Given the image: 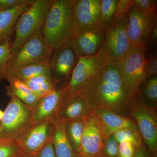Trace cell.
<instances>
[{"mask_svg": "<svg viewBox=\"0 0 157 157\" xmlns=\"http://www.w3.org/2000/svg\"><path fill=\"white\" fill-rule=\"evenodd\" d=\"M76 94L94 110L104 108L127 116L136 95L123 77L118 62L110 60Z\"/></svg>", "mask_w": 157, "mask_h": 157, "instance_id": "cell-1", "label": "cell"}, {"mask_svg": "<svg viewBox=\"0 0 157 157\" xmlns=\"http://www.w3.org/2000/svg\"><path fill=\"white\" fill-rule=\"evenodd\" d=\"M75 32L72 0H53L41 30L46 45L55 50L67 43Z\"/></svg>", "mask_w": 157, "mask_h": 157, "instance_id": "cell-2", "label": "cell"}, {"mask_svg": "<svg viewBox=\"0 0 157 157\" xmlns=\"http://www.w3.org/2000/svg\"><path fill=\"white\" fill-rule=\"evenodd\" d=\"M4 111L0 140L18 141L33 125V108L13 95Z\"/></svg>", "mask_w": 157, "mask_h": 157, "instance_id": "cell-3", "label": "cell"}, {"mask_svg": "<svg viewBox=\"0 0 157 157\" xmlns=\"http://www.w3.org/2000/svg\"><path fill=\"white\" fill-rule=\"evenodd\" d=\"M53 0H34L20 16L15 28V37L10 46L11 54L42 30Z\"/></svg>", "mask_w": 157, "mask_h": 157, "instance_id": "cell-4", "label": "cell"}, {"mask_svg": "<svg viewBox=\"0 0 157 157\" xmlns=\"http://www.w3.org/2000/svg\"><path fill=\"white\" fill-rule=\"evenodd\" d=\"M157 107H151L141 98L140 92L135 96L129 116L137 124L149 157H157Z\"/></svg>", "mask_w": 157, "mask_h": 157, "instance_id": "cell-5", "label": "cell"}, {"mask_svg": "<svg viewBox=\"0 0 157 157\" xmlns=\"http://www.w3.org/2000/svg\"><path fill=\"white\" fill-rule=\"evenodd\" d=\"M109 61L103 47L93 56H79L66 85L67 94H76L102 70Z\"/></svg>", "mask_w": 157, "mask_h": 157, "instance_id": "cell-6", "label": "cell"}, {"mask_svg": "<svg viewBox=\"0 0 157 157\" xmlns=\"http://www.w3.org/2000/svg\"><path fill=\"white\" fill-rule=\"evenodd\" d=\"M53 49L45 43L39 32L11 54L7 73L11 70L44 62H49Z\"/></svg>", "mask_w": 157, "mask_h": 157, "instance_id": "cell-7", "label": "cell"}, {"mask_svg": "<svg viewBox=\"0 0 157 157\" xmlns=\"http://www.w3.org/2000/svg\"><path fill=\"white\" fill-rule=\"evenodd\" d=\"M146 50L141 46H132L128 54L118 62L123 77L135 95L139 94L140 86L147 80Z\"/></svg>", "mask_w": 157, "mask_h": 157, "instance_id": "cell-8", "label": "cell"}, {"mask_svg": "<svg viewBox=\"0 0 157 157\" xmlns=\"http://www.w3.org/2000/svg\"><path fill=\"white\" fill-rule=\"evenodd\" d=\"M128 16L114 21L105 33L102 47L109 60L120 62L128 54L132 47L127 26Z\"/></svg>", "mask_w": 157, "mask_h": 157, "instance_id": "cell-9", "label": "cell"}, {"mask_svg": "<svg viewBox=\"0 0 157 157\" xmlns=\"http://www.w3.org/2000/svg\"><path fill=\"white\" fill-rule=\"evenodd\" d=\"M127 16V33L132 46H141L146 50L151 33L157 22V14L140 11L133 5Z\"/></svg>", "mask_w": 157, "mask_h": 157, "instance_id": "cell-10", "label": "cell"}, {"mask_svg": "<svg viewBox=\"0 0 157 157\" xmlns=\"http://www.w3.org/2000/svg\"><path fill=\"white\" fill-rule=\"evenodd\" d=\"M105 140L101 124L92 113L85 119L84 129L78 157L101 156Z\"/></svg>", "mask_w": 157, "mask_h": 157, "instance_id": "cell-11", "label": "cell"}, {"mask_svg": "<svg viewBox=\"0 0 157 157\" xmlns=\"http://www.w3.org/2000/svg\"><path fill=\"white\" fill-rule=\"evenodd\" d=\"M53 121H43L33 124L17 141L24 155L35 156L46 144L51 141Z\"/></svg>", "mask_w": 157, "mask_h": 157, "instance_id": "cell-12", "label": "cell"}, {"mask_svg": "<svg viewBox=\"0 0 157 157\" xmlns=\"http://www.w3.org/2000/svg\"><path fill=\"white\" fill-rule=\"evenodd\" d=\"M105 34L97 27L77 31L68 43L78 57L93 56L101 49Z\"/></svg>", "mask_w": 157, "mask_h": 157, "instance_id": "cell-13", "label": "cell"}, {"mask_svg": "<svg viewBox=\"0 0 157 157\" xmlns=\"http://www.w3.org/2000/svg\"><path fill=\"white\" fill-rule=\"evenodd\" d=\"M78 58L68 42L53 50L49 64L52 76L57 83L69 81Z\"/></svg>", "mask_w": 157, "mask_h": 157, "instance_id": "cell-14", "label": "cell"}, {"mask_svg": "<svg viewBox=\"0 0 157 157\" xmlns=\"http://www.w3.org/2000/svg\"><path fill=\"white\" fill-rule=\"evenodd\" d=\"M67 95V87L63 86L40 98L33 108V123L56 119Z\"/></svg>", "mask_w": 157, "mask_h": 157, "instance_id": "cell-15", "label": "cell"}, {"mask_svg": "<svg viewBox=\"0 0 157 157\" xmlns=\"http://www.w3.org/2000/svg\"><path fill=\"white\" fill-rule=\"evenodd\" d=\"M72 2L75 32L97 27L101 0H72Z\"/></svg>", "mask_w": 157, "mask_h": 157, "instance_id": "cell-16", "label": "cell"}, {"mask_svg": "<svg viewBox=\"0 0 157 157\" xmlns=\"http://www.w3.org/2000/svg\"><path fill=\"white\" fill-rule=\"evenodd\" d=\"M93 114L101 124L106 140L120 129L129 128L139 131L136 122L131 117L121 115L110 109L104 108L95 109Z\"/></svg>", "mask_w": 157, "mask_h": 157, "instance_id": "cell-17", "label": "cell"}, {"mask_svg": "<svg viewBox=\"0 0 157 157\" xmlns=\"http://www.w3.org/2000/svg\"><path fill=\"white\" fill-rule=\"evenodd\" d=\"M94 110L88 103L78 94H67L56 119L64 122L85 119L92 114Z\"/></svg>", "mask_w": 157, "mask_h": 157, "instance_id": "cell-18", "label": "cell"}, {"mask_svg": "<svg viewBox=\"0 0 157 157\" xmlns=\"http://www.w3.org/2000/svg\"><path fill=\"white\" fill-rule=\"evenodd\" d=\"M33 1L30 0L25 5L10 10L0 11V44L7 41L9 42L20 16L30 6Z\"/></svg>", "mask_w": 157, "mask_h": 157, "instance_id": "cell-19", "label": "cell"}, {"mask_svg": "<svg viewBox=\"0 0 157 157\" xmlns=\"http://www.w3.org/2000/svg\"><path fill=\"white\" fill-rule=\"evenodd\" d=\"M52 142L56 157H78L68 141L64 122L53 120Z\"/></svg>", "mask_w": 157, "mask_h": 157, "instance_id": "cell-20", "label": "cell"}, {"mask_svg": "<svg viewBox=\"0 0 157 157\" xmlns=\"http://www.w3.org/2000/svg\"><path fill=\"white\" fill-rule=\"evenodd\" d=\"M41 75L52 76L49 62L29 65L11 70L7 73L6 79L8 81L17 80L24 82Z\"/></svg>", "mask_w": 157, "mask_h": 157, "instance_id": "cell-21", "label": "cell"}, {"mask_svg": "<svg viewBox=\"0 0 157 157\" xmlns=\"http://www.w3.org/2000/svg\"><path fill=\"white\" fill-rule=\"evenodd\" d=\"M9 82V86L6 87L7 95L9 97L11 95L15 96L32 108H33L37 105L40 99L33 94L24 82L17 80Z\"/></svg>", "mask_w": 157, "mask_h": 157, "instance_id": "cell-22", "label": "cell"}, {"mask_svg": "<svg viewBox=\"0 0 157 157\" xmlns=\"http://www.w3.org/2000/svg\"><path fill=\"white\" fill-rule=\"evenodd\" d=\"M23 82L39 99L56 89L58 83L53 76L49 75H41Z\"/></svg>", "mask_w": 157, "mask_h": 157, "instance_id": "cell-23", "label": "cell"}, {"mask_svg": "<svg viewBox=\"0 0 157 157\" xmlns=\"http://www.w3.org/2000/svg\"><path fill=\"white\" fill-rule=\"evenodd\" d=\"M65 132L69 143L78 156L85 126V119L64 122Z\"/></svg>", "mask_w": 157, "mask_h": 157, "instance_id": "cell-24", "label": "cell"}, {"mask_svg": "<svg viewBox=\"0 0 157 157\" xmlns=\"http://www.w3.org/2000/svg\"><path fill=\"white\" fill-rule=\"evenodd\" d=\"M117 0H101V11L97 27L106 33L114 22Z\"/></svg>", "mask_w": 157, "mask_h": 157, "instance_id": "cell-25", "label": "cell"}, {"mask_svg": "<svg viewBox=\"0 0 157 157\" xmlns=\"http://www.w3.org/2000/svg\"><path fill=\"white\" fill-rule=\"evenodd\" d=\"M112 135L119 144L128 142L133 144L137 147L145 144L139 131L129 128L122 129L116 131Z\"/></svg>", "mask_w": 157, "mask_h": 157, "instance_id": "cell-26", "label": "cell"}, {"mask_svg": "<svg viewBox=\"0 0 157 157\" xmlns=\"http://www.w3.org/2000/svg\"><path fill=\"white\" fill-rule=\"evenodd\" d=\"M23 155L17 141L0 140V157H20Z\"/></svg>", "mask_w": 157, "mask_h": 157, "instance_id": "cell-27", "label": "cell"}, {"mask_svg": "<svg viewBox=\"0 0 157 157\" xmlns=\"http://www.w3.org/2000/svg\"><path fill=\"white\" fill-rule=\"evenodd\" d=\"M10 46L9 41L0 44V82L6 79L8 65L11 55Z\"/></svg>", "mask_w": 157, "mask_h": 157, "instance_id": "cell-28", "label": "cell"}, {"mask_svg": "<svg viewBox=\"0 0 157 157\" xmlns=\"http://www.w3.org/2000/svg\"><path fill=\"white\" fill-rule=\"evenodd\" d=\"M143 94L151 107H156L157 102V77L153 76L143 82Z\"/></svg>", "mask_w": 157, "mask_h": 157, "instance_id": "cell-29", "label": "cell"}, {"mask_svg": "<svg viewBox=\"0 0 157 157\" xmlns=\"http://www.w3.org/2000/svg\"><path fill=\"white\" fill-rule=\"evenodd\" d=\"M119 143L113 135L108 137L105 141V145L101 156L102 157H118Z\"/></svg>", "mask_w": 157, "mask_h": 157, "instance_id": "cell-30", "label": "cell"}, {"mask_svg": "<svg viewBox=\"0 0 157 157\" xmlns=\"http://www.w3.org/2000/svg\"><path fill=\"white\" fill-rule=\"evenodd\" d=\"M134 6L138 10L144 12L157 14V1L134 0Z\"/></svg>", "mask_w": 157, "mask_h": 157, "instance_id": "cell-31", "label": "cell"}, {"mask_svg": "<svg viewBox=\"0 0 157 157\" xmlns=\"http://www.w3.org/2000/svg\"><path fill=\"white\" fill-rule=\"evenodd\" d=\"M133 5L134 0H117L114 21L120 20L126 16Z\"/></svg>", "mask_w": 157, "mask_h": 157, "instance_id": "cell-32", "label": "cell"}, {"mask_svg": "<svg viewBox=\"0 0 157 157\" xmlns=\"http://www.w3.org/2000/svg\"><path fill=\"white\" fill-rule=\"evenodd\" d=\"M136 147L128 142L119 144L118 157H135Z\"/></svg>", "mask_w": 157, "mask_h": 157, "instance_id": "cell-33", "label": "cell"}, {"mask_svg": "<svg viewBox=\"0 0 157 157\" xmlns=\"http://www.w3.org/2000/svg\"><path fill=\"white\" fill-rule=\"evenodd\" d=\"M145 72L147 79L157 76V58L155 56H152L146 60L145 64Z\"/></svg>", "mask_w": 157, "mask_h": 157, "instance_id": "cell-34", "label": "cell"}, {"mask_svg": "<svg viewBox=\"0 0 157 157\" xmlns=\"http://www.w3.org/2000/svg\"><path fill=\"white\" fill-rule=\"evenodd\" d=\"M30 0H0V10L6 11L25 5Z\"/></svg>", "mask_w": 157, "mask_h": 157, "instance_id": "cell-35", "label": "cell"}, {"mask_svg": "<svg viewBox=\"0 0 157 157\" xmlns=\"http://www.w3.org/2000/svg\"><path fill=\"white\" fill-rule=\"evenodd\" d=\"M35 157H56L52 140L39 150Z\"/></svg>", "mask_w": 157, "mask_h": 157, "instance_id": "cell-36", "label": "cell"}, {"mask_svg": "<svg viewBox=\"0 0 157 157\" xmlns=\"http://www.w3.org/2000/svg\"><path fill=\"white\" fill-rule=\"evenodd\" d=\"M135 157H149L148 150L145 144L136 147Z\"/></svg>", "mask_w": 157, "mask_h": 157, "instance_id": "cell-37", "label": "cell"}, {"mask_svg": "<svg viewBox=\"0 0 157 157\" xmlns=\"http://www.w3.org/2000/svg\"><path fill=\"white\" fill-rule=\"evenodd\" d=\"M157 23H155L152 30L150 35L149 42H151V43L156 44L157 42Z\"/></svg>", "mask_w": 157, "mask_h": 157, "instance_id": "cell-38", "label": "cell"}, {"mask_svg": "<svg viewBox=\"0 0 157 157\" xmlns=\"http://www.w3.org/2000/svg\"><path fill=\"white\" fill-rule=\"evenodd\" d=\"M3 115H4V111L0 109V121L2 120Z\"/></svg>", "mask_w": 157, "mask_h": 157, "instance_id": "cell-39", "label": "cell"}, {"mask_svg": "<svg viewBox=\"0 0 157 157\" xmlns=\"http://www.w3.org/2000/svg\"><path fill=\"white\" fill-rule=\"evenodd\" d=\"M20 157H35V156L30 155H23Z\"/></svg>", "mask_w": 157, "mask_h": 157, "instance_id": "cell-40", "label": "cell"}, {"mask_svg": "<svg viewBox=\"0 0 157 157\" xmlns=\"http://www.w3.org/2000/svg\"><path fill=\"white\" fill-rule=\"evenodd\" d=\"M101 157V156H100V157Z\"/></svg>", "mask_w": 157, "mask_h": 157, "instance_id": "cell-41", "label": "cell"}, {"mask_svg": "<svg viewBox=\"0 0 157 157\" xmlns=\"http://www.w3.org/2000/svg\"><path fill=\"white\" fill-rule=\"evenodd\" d=\"M0 11H1V10H0Z\"/></svg>", "mask_w": 157, "mask_h": 157, "instance_id": "cell-42", "label": "cell"}]
</instances>
